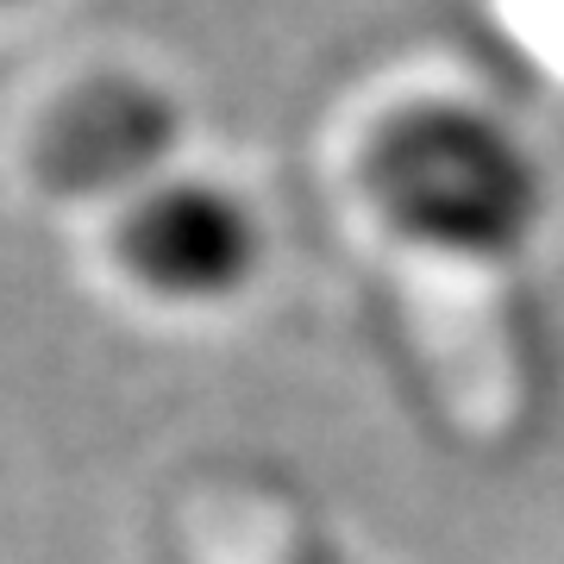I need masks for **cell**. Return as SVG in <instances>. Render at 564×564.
Segmentation results:
<instances>
[{"instance_id":"obj_1","label":"cell","mask_w":564,"mask_h":564,"mask_svg":"<svg viewBox=\"0 0 564 564\" xmlns=\"http://www.w3.org/2000/svg\"><path fill=\"white\" fill-rule=\"evenodd\" d=\"M358 195L395 245L452 270H514L552 214L533 144L464 95L395 101L358 144Z\"/></svg>"},{"instance_id":"obj_2","label":"cell","mask_w":564,"mask_h":564,"mask_svg":"<svg viewBox=\"0 0 564 564\" xmlns=\"http://www.w3.org/2000/svg\"><path fill=\"white\" fill-rule=\"evenodd\" d=\"M107 258L158 307H226L270 270V226L239 182L170 170L107 220Z\"/></svg>"},{"instance_id":"obj_3","label":"cell","mask_w":564,"mask_h":564,"mask_svg":"<svg viewBox=\"0 0 564 564\" xmlns=\"http://www.w3.org/2000/svg\"><path fill=\"white\" fill-rule=\"evenodd\" d=\"M182 151V107L176 95L132 69L69 82L39 113L32 132V176L57 202H95L120 214L132 195L176 170Z\"/></svg>"},{"instance_id":"obj_4","label":"cell","mask_w":564,"mask_h":564,"mask_svg":"<svg viewBox=\"0 0 564 564\" xmlns=\"http://www.w3.org/2000/svg\"><path fill=\"white\" fill-rule=\"evenodd\" d=\"M20 7H32V0H0V13H20Z\"/></svg>"},{"instance_id":"obj_5","label":"cell","mask_w":564,"mask_h":564,"mask_svg":"<svg viewBox=\"0 0 564 564\" xmlns=\"http://www.w3.org/2000/svg\"><path fill=\"white\" fill-rule=\"evenodd\" d=\"M558 7H564V0H558Z\"/></svg>"}]
</instances>
